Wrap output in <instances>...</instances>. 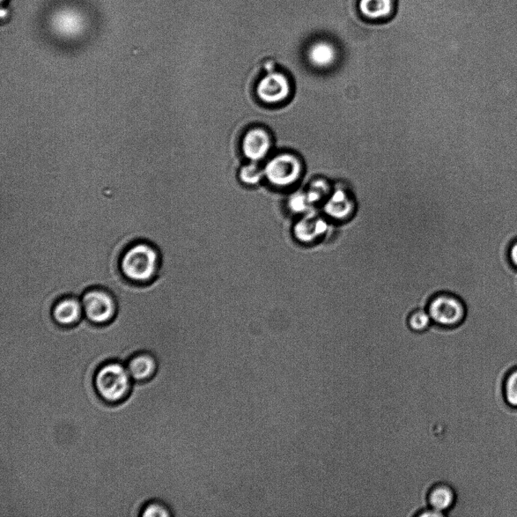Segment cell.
Wrapping results in <instances>:
<instances>
[{
    "mask_svg": "<svg viewBox=\"0 0 517 517\" xmlns=\"http://www.w3.org/2000/svg\"><path fill=\"white\" fill-rule=\"evenodd\" d=\"M262 174L260 168L253 164L242 168L240 176L242 182L250 185H255L261 181Z\"/></svg>",
    "mask_w": 517,
    "mask_h": 517,
    "instance_id": "ac0fdd59",
    "label": "cell"
},
{
    "mask_svg": "<svg viewBox=\"0 0 517 517\" xmlns=\"http://www.w3.org/2000/svg\"><path fill=\"white\" fill-rule=\"evenodd\" d=\"M53 25L62 34L73 35L82 28L83 19L78 12L66 10L56 14L53 19Z\"/></svg>",
    "mask_w": 517,
    "mask_h": 517,
    "instance_id": "4fadbf2b",
    "label": "cell"
},
{
    "mask_svg": "<svg viewBox=\"0 0 517 517\" xmlns=\"http://www.w3.org/2000/svg\"><path fill=\"white\" fill-rule=\"evenodd\" d=\"M141 516L143 517H168L172 513L163 502L154 501L147 504L142 509Z\"/></svg>",
    "mask_w": 517,
    "mask_h": 517,
    "instance_id": "e0dca14e",
    "label": "cell"
},
{
    "mask_svg": "<svg viewBox=\"0 0 517 517\" xmlns=\"http://www.w3.org/2000/svg\"><path fill=\"white\" fill-rule=\"evenodd\" d=\"M433 323L431 317L427 310H415L411 313L408 319L409 328L415 332H422L429 329Z\"/></svg>",
    "mask_w": 517,
    "mask_h": 517,
    "instance_id": "2e32d148",
    "label": "cell"
},
{
    "mask_svg": "<svg viewBox=\"0 0 517 517\" xmlns=\"http://www.w3.org/2000/svg\"><path fill=\"white\" fill-rule=\"evenodd\" d=\"M132 380L127 366L113 360L99 367L94 376L93 385L103 402L117 404L129 395Z\"/></svg>",
    "mask_w": 517,
    "mask_h": 517,
    "instance_id": "7a4b0ae2",
    "label": "cell"
},
{
    "mask_svg": "<svg viewBox=\"0 0 517 517\" xmlns=\"http://www.w3.org/2000/svg\"><path fill=\"white\" fill-rule=\"evenodd\" d=\"M270 147V137L267 133L261 129L250 130L242 142L243 152L248 159L253 161L264 158Z\"/></svg>",
    "mask_w": 517,
    "mask_h": 517,
    "instance_id": "8fae6325",
    "label": "cell"
},
{
    "mask_svg": "<svg viewBox=\"0 0 517 517\" xmlns=\"http://www.w3.org/2000/svg\"><path fill=\"white\" fill-rule=\"evenodd\" d=\"M334 58V49L327 43H319L309 51V58L317 66L330 64Z\"/></svg>",
    "mask_w": 517,
    "mask_h": 517,
    "instance_id": "9a60e30c",
    "label": "cell"
},
{
    "mask_svg": "<svg viewBox=\"0 0 517 517\" xmlns=\"http://www.w3.org/2000/svg\"><path fill=\"white\" fill-rule=\"evenodd\" d=\"M433 323L438 326L459 328L466 319L468 308L459 295L440 292L435 295L427 306Z\"/></svg>",
    "mask_w": 517,
    "mask_h": 517,
    "instance_id": "3957f363",
    "label": "cell"
},
{
    "mask_svg": "<svg viewBox=\"0 0 517 517\" xmlns=\"http://www.w3.org/2000/svg\"><path fill=\"white\" fill-rule=\"evenodd\" d=\"M359 9L368 19H380L389 16L393 10V0H360Z\"/></svg>",
    "mask_w": 517,
    "mask_h": 517,
    "instance_id": "5bb4252c",
    "label": "cell"
},
{
    "mask_svg": "<svg viewBox=\"0 0 517 517\" xmlns=\"http://www.w3.org/2000/svg\"><path fill=\"white\" fill-rule=\"evenodd\" d=\"M301 171L298 159L292 154H284L269 161L264 173L273 185L287 187L299 179Z\"/></svg>",
    "mask_w": 517,
    "mask_h": 517,
    "instance_id": "5b68a950",
    "label": "cell"
},
{
    "mask_svg": "<svg viewBox=\"0 0 517 517\" xmlns=\"http://www.w3.org/2000/svg\"><path fill=\"white\" fill-rule=\"evenodd\" d=\"M119 265L123 275L130 282H150L157 277L161 267L159 251L149 242H135L123 251Z\"/></svg>",
    "mask_w": 517,
    "mask_h": 517,
    "instance_id": "6da1fadb",
    "label": "cell"
},
{
    "mask_svg": "<svg viewBox=\"0 0 517 517\" xmlns=\"http://www.w3.org/2000/svg\"><path fill=\"white\" fill-rule=\"evenodd\" d=\"M51 316L61 326H73L84 317L80 299L73 297H65L58 299L51 308Z\"/></svg>",
    "mask_w": 517,
    "mask_h": 517,
    "instance_id": "52a82bcc",
    "label": "cell"
},
{
    "mask_svg": "<svg viewBox=\"0 0 517 517\" xmlns=\"http://www.w3.org/2000/svg\"><path fill=\"white\" fill-rule=\"evenodd\" d=\"M158 360L149 352H137L128 360L127 368L133 380L144 382L156 375L158 371Z\"/></svg>",
    "mask_w": 517,
    "mask_h": 517,
    "instance_id": "ba28073f",
    "label": "cell"
},
{
    "mask_svg": "<svg viewBox=\"0 0 517 517\" xmlns=\"http://www.w3.org/2000/svg\"><path fill=\"white\" fill-rule=\"evenodd\" d=\"M326 230V221L312 214H308L295 224L293 235L299 242L308 244L319 238Z\"/></svg>",
    "mask_w": 517,
    "mask_h": 517,
    "instance_id": "30bf717a",
    "label": "cell"
},
{
    "mask_svg": "<svg viewBox=\"0 0 517 517\" xmlns=\"http://www.w3.org/2000/svg\"><path fill=\"white\" fill-rule=\"evenodd\" d=\"M7 14H8V12H7V10H5L3 9L1 10V17H2V19H4L5 16H7Z\"/></svg>",
    "mask_w": 517,
    "mask_h": 517,
    "instance_id": "44dd1931",
    "label": "cell"
},
{
    "mask_svg": "<svg viewBox=\"0 0 517 517\" xmlns=\"http://www.w3.org/2000/svg\"><path fill=\"white\" fill-rule=\"evenodd\" d=\"M415 516L420 517H439L445 516L446 515L442 514L441 513L435 511V509L429 507L427 509H421V511L417 512V514Z\"/></svg>",
    "mask_w": 517,
    "mask_h": 517,
    "instance_id": "d6986e66",
    "label": "cell"
},
{
    "mask_svg": "<svg viewBox=\"0 0 517 517\" xmlns=\"http://www.w3.org/2000/svg\"><path fill=\"white\" fill-rule=\"evenodd\" d=\"M509 257L512 264L517 268V240L512 243L509 249Z\"/></svg>",
    "mask_w": 517,
    "mask_h": 517,
    "instance_id": "ffe728a7",
    "label": "cell"
},
{
    "mask_svg": "<svg viewBox=\"0 0 517 517\" xmlns=\"http://www.w3.org/2000/svg\"><path fill=\"white\" fill-rule=\"evenodd\" d=\"M428 506L442 514L452 509L457 501V493L453 486L439 482L433 485L426 494Z\"/></svg>",
    "mask_w": 517,
    "mask_h": 517,
    "instance_id": "9c48e42d",
    "label": "cell"
},
{
    "mask_svg": "<svg viewBox=\"0 0 517 517\" xmlns=\"http://www.w3.org/2000/svg\"><path fill=\"white\" fill-rule=\"evenodd\" d=\"M501 394L507 407L517 411V363L507 369L501 384Z\"/></svg>",
    "mask_w": 517,
    "mask_h": 517,
    "instance_id": "7c38bea8",
    "label": "cell"
},
{
    "mask_svg": "<svg viewBox=\"0 0 517 517\" xmlns=\"http://www.w3.org/2000/svg\"><path fill=\"white\" fill-rule=\"evenodd\" d=\"M290 93L289 81L282 73H272L264 77L258 84L257 94L268 103H277L284 100Z\"/></svg>",
    "mask_w": 517,
    "mask_h": 517,
    "instance_id": "8992f818",
    "label": "cell"
},
{
    "mask_svg": "<svg viewBox=\"0 0 517 517\" xmlns=\"http://www.w3.org/2000/svg\"><path fill=\"white\" fill-rule=\"evenodd\" d=\"M84 316L94 324H106L117 313L116 301L108 292L94 287L86 290L80 297Z\"/></svg>",
    "mask_w": 517,
    "mask_h": 517,
    "instance_id": "277c9868",
    "label": "cell"
}]
</instances>
